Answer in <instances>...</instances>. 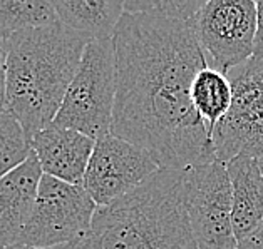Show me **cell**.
Returning a JSON list of instances; mask_svg holds the SVG:
<instances>
[{"label":"cell","mask_w":263,"mask_h":249,"mask_svg":"<svg viewBox=\"0 0 263 249\" xmlns=\"http://www.w3.org/2000/svg\"><path fill=\"white\" fill-rule=\"evenodd\" d=\"M112 40L111 134L146 149L161 169L216 161L210 131L191 100L196 74L210 66L191 22L124 12Z\"/></svg>","instance_id":"obj_1"},{"label":"cell","mask_w":263,"mask_h":249,"mask_svg":"<svg viewBox=\"0 0 263 249\" xmlns=\"http://www.w3.org/2000/svg\"><path fill=\"white\" fill-rule=\"evenodd\" d=\"M89 42L61 22L7 39V112L30 140L54 122Z\"/></svg>","instance_id":"obj_2"},{"label":"cell","mask_w":263,"mask_h":249,"mask_svg":"<svg viewBox=\"0 0 263 249\" xmlns=\"http://www.w3.org/2000/svg\"><path fill=\"white\" fill-rule=\"evenodd\" d=\"M86 249H198L186 209L184 171L159 169L133 193L98 208Z\"/></svg>","instance_id":"obj_3"},{"label":"cell","mask_w":263,"mask_h":249,"mask_svg":"<svg viewBox=\"0 0 263 249\" xmlns=\"http://www.w3.org/2000/svg\"><path fill=\"white\" fill-rule=\"evenodd\" d=\"M116 102V50L112 39L86 46L72 82L54 119L55 126L98 140L111 134Z\"/></svg>","instance_id":"obj_4"},{"label":"cell","mask_w":263,"mask_h":249,"mask_svg":"<svg viewBox=\"0 0 263 249\" xmlns=\"http://www.w3.org/2000/svg\"><path fill=\"white\" fill-rule=\"evenodd\" d=\"M96 211L98 206L84 186L44 174L18 244L52 249L79 241L91 229Z\"/></svg>","instance_id":"obj_5"},{"label":"cell","mask_w":263,"mask_h":249,"mask_svg":"<svg viewBox=\"0 0 263 249\" xmlns=\"http://www.w3.org/2000/svg\"><path fill=\"white\" fill-rule=\"evenodd\" d=\"M233 87L228 114L211 132L216 161L263 157V60L250 59L227 74Z\"/></svg>","instance_id":"obj_6"},{"label":"cell","mask_w":263,"mask_h":249,"mask_svg":"<svg viewBox=\"0 0 263 249\" xmlns=\"http://www.w3.org/2000/svg\"><path fill=\"white\" fill-rule=\"evenodd\" d=\"M186 209L198 249H238L232 219V182L220 161L184 171Z\"/></svg>","instance_id":"obj_7"},{"label":"cell","mask_w":263,"mask_h":249,"mask_svg":"<svg viewBox=\"0 0 263 249\" xmlns=\"http://www.w3.org/2000/svg\"><path fill=\"white\" fill-rule=\"evenodd\" d=\"M191 25L211 67L228 74L253 57L255 0H206Z\"/></svg>","instance_id":"obj_8"},{"label":"cell","mask_w":263,"mask_h":249,"mask_svg":"<svg viewBox=\"0 0 263 249\" xmlns=\"http://www.w3.org/2000/svg\"><path fill=\"white\" fill-rule=\"evenodd\" d=\"M161 169L146 149L114 134L96 140L84 188L96 206L104 208L133 193Z\"/></svg>","instance_id":"obj_9"},{"label":"cell","mask_w":263,"mask_h":249,"mask_svg":"<svg viewBox=\"0 0 263 249\" xmlns=\"http://www.w3.org/2000/svg\"><path fill=\"white\" fill-rule=\"evenodd\" d=\"M42 172L55 179L84 186L96 140L82 132L50 124L30 140Z\"/></svg>","instance_id":"obj_10"},{"label":"cell","mask_w":263,"mask_h":249,"mask_svg":"<svg viewBox=\"0 0 263 249\" xmlns=\"http://www.w3.org/2000/svg\"><path fill=\"white\" fill-rule=\"evenodd\" d=\"M44 172L35 154L0 179V249L18 244Z\"/></svg>","instance_id":"obj_11"},{"label":"cell","mask_w":263,"mask_h":249,"mask_svg":"<svg viewBox=\"0 0 263 249\" xmlns=\"http://www.w3.org/2000/svg\"><path fill=\"white\" fill-rule=\"evenodd\" d=\"M232 182V219L236 241L263 224V174L258 159L238 156L227 162Z\"/></svg>","instance_id":"obj_12"},{"label":"cell","mask_w":263,"mask_h":249,"mask_svg":"<svg viewBox=\"0 0 263 249\" xmlns=\"http://www.w3.org/2000/svg\"><path fill=\"white\" fill-rule=\"evenodd\" d=\"M59 22L94 39H112L124 15L123 0H52Z\"/></svg>","instance_id":"obj_13"},{"label":"cell","mask_w":263,"mask_h":249,"mask_svg":"<svg viewBox=\"0 0 263 249\" xmlns=\"http://www.w3.org/2000/svg\"><path fill=\"white\" fill-rule=\"evenodd\" d=\"M191 100L211 136L216 124L232 107L233 87L228 75L211 66L201 69L191 86Z\"/></svg>","instance_id":"obj_14"},{"label":"cell","mask_w":263,"mask_h":249,"mask_svg":"<svg viewBox=\"0 0 263 249\" xmlns=\"http://www.w3.org/2000/svg\"><path fill=\"white\" fill-rule=\"evenodd\" d=\"M57 22L54 5L47 0H0V35L5 40L17 32Z\"/></svg>","instance_id":"obj_15"},{"label":"cell","mask_w":263,"mask_h":249,"mask_svg":"<svg viewBox=\"0 0 263 249\" xmlns=\"http://www.w3.org/2000/svg\"><path fill=\"white\" fill-rule=\"evenodd\" d=\"M32 144L18 120L7 111L0 112V179L32 156Z\"/></svg>","instance_id":"obj_16"},{"label":"cell","mask_w":263,"mask_h":249,"mask_svg":"<svg viewBox=\"0 0 263 249\" xmlns=\"http://www.w3.org/2000/svg\"><path fill=\"white\" fill-rule=\"evenodd\" d=\"M203 0H124L126 14H146L176 22H191Z\"/></svg>","instance_id":"obj_17"},{"label":"cell","mask_w":263,"mask_h":249,"mask_svg":"<svg viewBox=\"0 0 263 249\" xmlns=\"http://www.w3.org/2000/svg\"><path fill=\"white\" fill-rule=\"evenodd\" d=\"M7 111V40L0 35V112Z\"/></svg>","instance_id":"obj_18"},{"label":"cell","mask_w":263,"mask_h":249,"mask_svg":"<svg viewBox=\"0 0 263 249\" xmlns=\"http://www.w3.org/2000/svg\"><path fill=\"white\" fill-rule=\"evenodd\" d=\"M253 59L263 60V0L256 2V32L253 44Z\"/></svg>","instance_id":"obj_19"},{"label":"cell","mask_w":263,"mask_h":249,"mask_svg":"<svg viewBox=\"0 0 263 249\" xmlns=\"http://www.w3.org/2000/svg\"><path fill=\"white\" fill-rule=\"evenodd\" d=\"M238 249H263V224L245 239L238 241Z\"/></svg>","instance_id":"obj_20"},{"label":"cell","mask_w":263,"mask_h":249,"mask_svg":"<svg viewBox=\"0 0 263 249\" xmlns=\"http://www.w3.org/2000/svg\"><path fill=\"white\" fill-rule=\"evenodd\" d=\"M2 249H37V247L24 246V244H12V246H9V247H2ZM52 249H62V246H61V247H52Z\"/></svg>","instance_id":"obj_21"},{"label":"cell","mask_w":263,"mask_h":249,"mask_svg":"<svg viewBox=\"0 0 263 249\" xmlns=\"http://www.w3.org/2000/svg\"><path fill=\"white\" fill-rule=\"evenodd\" d=\"M62 249H86V247L82 246L79 241H76V242H70L67 246H62Z\"/></svg>","instance_id":"obj_22"},{"label":"cell","mask_w":263,"mask_h":249,"mask_svg":"<svg viewBox=\"0 0 263 249\" xmlns=\"http://www.w3.org/2000/svg\"><path fill=\"white\" fill-rule=\"evenodd\" d=\"M258 162H260V169H261V174H263V157L258 159Z\"/></svg>","instance_id":"obj_23"}]
</instances>
